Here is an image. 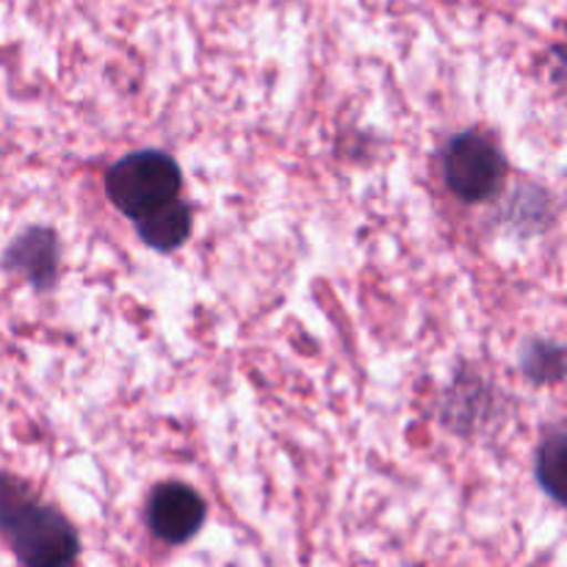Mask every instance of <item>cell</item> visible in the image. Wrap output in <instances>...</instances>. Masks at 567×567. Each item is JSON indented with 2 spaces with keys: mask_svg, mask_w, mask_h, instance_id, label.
Here are the masks:
<instances>
[{
  "mask_svg": "<svg viewBox=\"0 0 567 567\" xmlns=\"http://www.w3.org/2000/svg\"><path fill=\"white\" fill-rule=\"evenodd\" d=\"M0 537L22 567H72L81 554L75 526L6 474H0Z\"/></svg>",
  "mask_w": 567,
  "mask_h": 567,
  "instance_id": "obj_1",
  "label": "cell"
},
{
  "mask_svg": "<svg viewBox=\"0 0 567 567\" xmlns=\"http://www.w3.org/2000/svg\"><path fill=\"white\" fill-rule=\"evenodd\" d=\"M183 175L172 155L161 150H138L105 172V194L131 221L155 214L181 197Z\"/></svg>",
  "mask_w": 567,
  "mask_h": 567,
  "instance_id": "obj_2",
  "label": "cell"
},
{
  "mask_svg": "<svg viewBox=\"0 0 567 567\" xmlns=\"http://www.w3.org/2000/svg\"><path fill=\"white\" fill-rule=\"evenodd\" d=\"M443 177L449 192L463 203H485L502 188L504 158L496 144L468 131L454 136L443 153Z\"/></svg>",
  "mask_w": 567,
  "mask_h": 567,
  "instance_id": "obj_3",
  "label": "cell"
},
{
  "mask_svg": "<svg viewBox=\"0 0 567 567\" xmlns=\"http://www.w3.org/2000/svg\"><path fill=\"white\" fill-rule=\"evenodd\" d=\"M208 518L203 496L183 482H161L147 498V526L158 540L183 546L203 529Z\"/></svg>",
  "mask_w": 567,
  "mask_h": 567,
  "instance_id": "obj_4",
  "label": "cell"
},
{
  "mask_svg": "<svg viewBox=\"0 0 567 567\" xmlns=\"http://www.w3.org/2000/svg\"><path fill=\"white\" fill-rule=\"evenodd\" d=\"M3 266L20 271L33 286L48 288L55 280V238L50 230H28L6 249Z\"/></svg>",
  "mask_w": 567,
  "mask_h": 567,
  "instance_id": "obj_5",
  "label": "cell"
},
{
  "mask_svg": "<svg viewBox=\"0 0 567 567\" xmlns=\"http://www.w3.org/2000/svg\"><path fill=\"white\" fill-rule=\"evenodd\" d=\"M133 225H136L138 238L150 249H155V252H175L192 236V205L177 197L161 210H155V214L133 221Z\"/></svg>",
  "mask_w": 567,
  "mask_h": 567,
  "instance_id": "obj_6",
  "label": "cell"
},
{
  "mask_svg": "<svg viewBox=\"0 0 567 567\" xmlns=\"http://www.w3.org/2000/svg\"><path fill=\"white\" fill-rule=\"evenodd\" d=\"M563 460H565V437L563 432H557V435L548 437V441L543 443L540 454H537V480H540L543 491H546L554 502H563V493H559Z\"/></svg>",
  "mask_w": 567,
  "mask_h": 567,
  "instance_id": "obj_7",
  "label": "cell"
}]
</instances>
